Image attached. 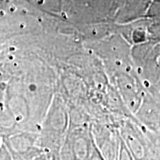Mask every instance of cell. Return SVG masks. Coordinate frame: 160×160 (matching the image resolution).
Masks as SVG:
<instances>
[{"mask_svg":"<svg viewBox=\"0 0 160 160\" xmlns=\"http://www.w3.org/2000/svg\"><path fill=\"white\" fill-rule=\"evenodd\" d=\"M39 136V131H20L8 137L1 138V141L12 153L31 160L44 152L38 145Z\"/></svg>","mask_w":160,"mask_h":160,"instance_id":"cell-3","label":"cell"},{"mask_svg":"<svg viewBox=\"0 0 160 160\" xmlns=\"http://www.w3.org/2000/svg\"><path fill=\"white\" fill-rule=\"evenodd\" d=\"M11 153L12 159H13V160H28V159H26L25 158L22 157V156L17 154V153H12V152H11Z\"/></svg>","mask_w":160,"mask_h":160,"instance_id":"cell-9","label":"cell"},{"mask_svg":"<svg viewBox=\"0 0 160 160\" xmlns=\"http://www.w3.org/2000/svg\"><path fill=\"white\" fill-rule=\"evenodd\" d=\"M31 160H51V159H50L48 156L45 153H44V152H43L42 153L38 155L37 157L33 158V159H31Z\"/></svg>","mask_w":160,"mask_h":160,"instance_id":"cell-8","label":"cell"},{"mask_svg":"<svg viewBox=\"0 0 160 160\" xmlns=\"http://www.w3.org/2000/svg\"><path fill=\"white\" fill-rule=\"evenodd\" d=\"M1 138L8 137L20 132L14 118L4 105L1 107Z\"/></svg>","mask_w":160,"mask_h":160,"instance_id":"cell-4","label":"cell"},{"mask_svg":"<svg viewBox=\"0 0 160 160\" xmlns=\"http://www.w3.org/2000/svg\"><path fill=\"white\" fill-rule=\"evenodd\" d=\"M116 125L135 160H152L145 130L139 123L129 119H119Z\"/></svg>","mask_w":160,"mask_h":160,"instance_id":"cell-1","label":"cell"},{"mask_svg":"<svg viewBox=\"0 0 160 160\" xmlns=\"http://www.w3.org/2000/svg\"><path fill=\"white\" fill-rule=\"evenodd\" d=\"M86 160H105V158L99 151V148H97V145H95L93 147V150H92L91 153H90L88 157L86 159Z\"/></svg>","mask_w":160,"mask_h":160,"instance_id":"cell-7","label":"cell"},{"mask_svg":"<svg viewBox=\"0 0 160 160\" xmlns=\"http://www.w3.org/2000/svg\"><path fill=\"white\" fill-rule=\"evenodd\" d=\"M0 160H13L11 152L5 144L2 141L0 145Z\"/></svg>","mask_w":160,"mask_h":160,"instance_id":"cell-6","label":"cell"},{"mask_svg":"<svg viewBox=\"0 0 160 160\" xmlns=\"http://www.w3.org/2000/svg\"><path fill=\"white\" fill-rule=\"evenodd\" d=\"M121 137V136H120ZM118 160H135L133 155L129 151L128 148L125 145V142L123 141L121 137V143H120V150L119 153Z\"/></svg>","mask_w":160,"mask_h":160,"instance_id":"cell-5","label":"cell"},{"mask_svg":"<svg viewBox=\"0 0 160 160\" xmlns=\"http://www.w3.org/2000/svg\"><path fill=\"white\" fill-rule=\"evenodd\" d=\"M95 143L105 160H118L121 137L115 125L93 121L91 123Z\"/></svg>","mask_w":160,"mask_h":160,"instance_id":"cell-2","label":"cell"}]
</instances>
